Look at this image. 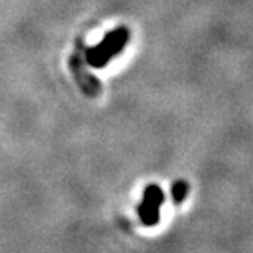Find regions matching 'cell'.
<instances>
[{
	"instance_id": "cell-1",
	"label": "cell",
	"mask_w": 253,
	"mask_h": 253,
	"mask_svg": "<svg viewBox=\"0 0 253 253\" xmlns=\"http://www.w3.org/2000/svg\"><path fill=\"white\" fill-rule=\"evenodd\" d=\"M126 38H128V33H126L125 28H120L117 32L110 33L105 37V40L99 44L97 48H90L87 53V61L90 66H104V63L117 54L120 49L124 48V44L126 43Z\"/></svg>"
}]
</instances>
